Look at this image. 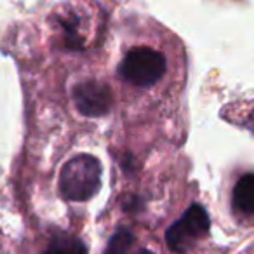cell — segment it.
Listing matches in <instances>:
<instances>
[{"label": "cell", "mask_w": 254, "mask_h": 254, "mask_svg": "<svg viewBox=\"0 0 254 254\" xmlns=\"http://www.w3.org/2000/svg\"><path fill=\"white\" fill-rule=\"evenodd\" d=\"M73 101L82 115L103 117L112 108V92L103 82H82L73 89Z\"/></svg>", "instance_id": "277c9868"}, {"label": "cell", "mask_w": 254, "mask_h": 254, "mask_svg": "<svg viewBox=\"0 0 254 254\" xmlns=\"http://www.w3.org/2000/svg\"><path fill=\"white\" fill-rule=\"evenodd\" d=\"M101 185V164L92 155H77L63 166L60 191L66 200L84 202L94 197Z\"/></svg>", "instance_id": "6da1fadb"}, {"label": "cell", "mask_w": 254, "mask_h": 254, "mask_svg": "<svg viewBox=\"0 0 254 254\" xmlns=\"http://www.w3.org/2000/svg\"><path fill=\"white\" fill-rule=\"evenodd\" d=\"M233 205L244 214H254V173L244 174L233 188Z\"/></svg>", "instance_id": "5b68a950"}, {"label": "cell", "mask_w": 254, "mask_h": 254, "mask_svg": "<svg viewBox=\"0 0 254 254\" xmlns=\"http://www.w3.org/2000/svg\"><path fill=\"white\" fill-rule=\"evenodd\" d=\"M166 58L162 53L150 47H136L126 54L120 63V77L138 87H150L157 84L166 73Z\"/></svg>", "instance_id": "7a4b0ae2"}, {"label": "cell", "mask_w": 254, "mask_h": 254, "mask_svg": "<svg viewBox=\"0 0 254 254\" xmlns=\"http://www.w3.org/2000/svg\"><path fill=\"white\" fill-rule=\"evenodd\" d=\"M211 219L202 205L193 204L185 211L183 218L178 219L166 233V242L174 253H187L198 239L209 232Z\"/></svg>", "instance_id": "3957f363"}, {"label": "cell", "mask_w": 254, "mask_h": 254, "mask_svg": "<svg viewBox=\"0 0 254 254\" xmlns=\"http://www.w3.org/2000/svg\"><path fill=\"white\" fill-rule=\"evenodd\" d=\"M139 254H153V253H150V251H141Z\"/></svg>", "instance_id": "ba28073f"}, {"label": "cell", "mask_w": 254, "mask_h": 254, "mask_svg": "<svg viewBox=\"0 0 254 254\" xmlns=\"http://www.w3.org/2000/svg\"><path fill=\"white\" fill-rule=\"evenodd\" d=\"M132 244H134V235H132V232L122 228L110 239L105 254H127L129 249L132 247Z\"/></svg>", "instance_id": "52a82bcc"}, {"label": "cell", "mask_w": 254, "mask_h": 254, "mask_svg": "<svg viewBox=\"0 0 254 254\" xmlns=\"http://www.w3.org/2000/svg\"><path fill=\"white\" fill-rule=\"evenodd\" d=\"M84 242L77 237L70 235V233H58L53 237V240L49 242L46 254H85Z\"/></svg>", "instance_id": "8992f818"}]
</instances>
